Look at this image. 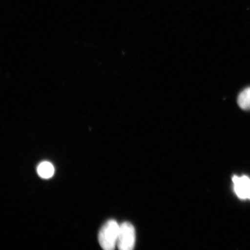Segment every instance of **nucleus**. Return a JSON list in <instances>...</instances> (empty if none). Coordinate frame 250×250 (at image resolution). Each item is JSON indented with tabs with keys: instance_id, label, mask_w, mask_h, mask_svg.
<instances>
[{
	"instance_id": "f257e3e1",
	"label": "nucleus",
	"mask_w": 250,
	"mask_h": 250,
	"mask_svg": "<svg viewBox=\"0 0 250 250\" xmlns=\"http://www.w3.org/2000/svg\"><path fill=\"white\" fill-rule=\"evenodd\" d=\"M120 226L116 221L108 220L103 225L99 233V242L102 248L112 250L117 246Z\"/></svg>"
},
{
	"instance_id": "f03ea898",
	"label": "nucleus",
	"mask_w": 250,
	"mask_h": 250,
	"mask_svg": "<svg viewBox=\"0 0 250 250\" xmlns=\"http://www.w3.org/2000/svg\"><path fill=\"white\" fill-rule=\"evenodd\" d=\"M136 232L132 224L124 223L120 225L117 246L121 250H132L135 246Z\"/></svg>"
},
{
	"instance_id": "7ed1b4c3",
	"label": "nucleus",
	"mask_w": 250,
	"mask_h": 250,
	"mask_svg": "<svg viewBox=\"0 0 250 250\" xmlns=\"http://www.w3.org/2000/svg\"><path fill=\"white\" fill-rule=\"evenodd\" d=\"M234 192L240 199L250 200V179L249 177L234 176L232 178Z\"/></svg>"
},
{
	"instance_id": "20e7f679",
	"label": "nucleus",
	"mask_w": 250,
	"mask_h": 250,
	"mask_svg": "<svg viewBox=\"0 0 250 250\" xmlns=\"http://www.w3.org/2000/svg\"><path fill=\"white\" fill-rule=\"evenodd\" d=\"M37 173L42 179H50L55 173L54 166L49 162H42L37 167Z\"/></svg>"
},
{
	"instance_id": "39448f33",
	"label": "nucleus",
	"mask_w": 250,
	"mask_h": 250,
	"mask_svg": "<svg viewBox=\"0 0 250 250\" xmlns=\"http://www.w3.org/2000/svg\"><path fill=\"white\" fill-rule=\"evenodd\" d=\"M237 104L243 110H250V87L242 90L237 98Z\"/></svg>"
}]
</instances>
